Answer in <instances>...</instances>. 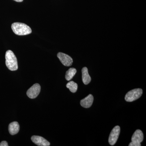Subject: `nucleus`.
Segmentation results:
<instances>
[{
  "label": "nucleus",
  "mask_w": 146,
  "mask_h": 146,
  "mask_svg": "<svg viewBox=\"0 0 146 146\" xmlns=\"http://www.w3.org/2000/svg\"><path fill=\"white\" fill-rule=\"evenodd\" d=\"M57 57L64 66L69 67L72 64V58L68 55L63 53L59 52L58 53Z\"/></svg>",
  "instance_id": "423d86ee"
},
{
  "label": "nucleus",
  "mask_w": 146,
  "mask_h": 146,
  "mask_svg": "<svg viewBox=\"0 0 146 146\" xmlns=\"http://www.w3.org/2000/svg\"><path fill=\"white\" fill-rule=\"evenodd\" d=\"M143 133L142 131L140 129H137L133 133V136L131 137V141L137 142V143H142L143 141Z\"/></svg>",
  "instance_id": "1a4fd4ad"
},
{
  "label": "nucleus",
  "mask_w": 146,
  "mask_h": 146,
  "mask_svg": "<svg viewBox=\"0 0 146 146\" xmlns=\"http://www.w3.org/2000/svg\"><path fill=\"white\" fill-rule=\"evenodd\" d=\"M141 143H137L134 141H131L129 145V146H141Z\"/></svg>",
  "instance_id": "4468645a"
},
{
  "label": "nucleus",
  "mask_w": 146,
  "mask_h": 146,
  "mask_svg": "<svg viewBox=\"0 0 146 146\" xmlns=\"http://www.w3.org/2000/svg\"><path fill=\"white\" fill-rule=\"evenodd\" d=\"M8 143L6 141H3L0 143V146H8Z\"/></svg>",
  "instance_id": "2eb2a0df"
},
{
  "label": "nucleus",
  "mask_w": 146,
  "mask_h": 146,
  "mask_svg": "<svg viewBox=\"0 0 146 146\" xmlns=\"http://www.w3.org/2000/svg\"><path fill=\"white\" fill-rule=\"evenodd\" d=\"M82 80L84 84H89L91 81V78L88 73V70L87 68L84 67L82 70Z\"/></svg>",
  "instance_id": "9b49d317"
},
{
  "label": "nucleus",
  "mask_w": 146,
  "mask_h": 146,
  "mask_svg": "<svg viewBox=\"0 0 146 146\" xmlns=\"http://www.w3.org/2000/svg\"><path fill=\"white\" fill-rule=\"evenodd\" d=\"M76 70L74 68H71L67 71L65 74V79L68 81H70L72 79L73 77L76 73Z\"/></svg>",
  "instance_id": "f8f14e48"
},
{
  "label": "nucleus",
  "mask_w": 146,
  "mask_h": 146,
  "mask_svg": "<svg viewBox=\"0 0 146 146\" xmlns=\"http://www.w3.org/2000/svg\"><path fill=\"white\" fill-rule=\"evenodd\" d=\"M5 63L7 67L11 71L17 70L18 61L16 56L12 51L8 50L5 54Z\"/></svg>",
  "instance_id": "f03ea898"
},
{
  "label": "nucleus",
  "mask_w": 146,
  "mask_h": 146,
  "mask_svg": "<svg viewBox=\"0 0 146 146\" xmlns=\"http://www.w3.org/2000/svg\"><path fill=\"white\" fill-rule=\"evenodd\" d=\"M94 102V97L91 94L80 101V105L84 108H89L93 104Z\"/></svg>",
  "instance_id": "6e6552de"
},
{
  "label": "nucleus",
  "mask_w": 146,
  "mask_h": 146,
  "mask_svg": "<svg viewBox=\"0 0 146 146\" xmlns=\"http://www.w3.org/2000/svg\"><path fill=\"white\" fill-rule=\"evenodd\" d=\"M120 132V127L119 126H116L112 129L110 132L108 138L110 145H114L117 141Z\"/></svg>",
  "instance_id": "20e7f679"
},
{
  "label": "nucleus",
  "mask_w": 146,
  "mask_h": 146,
  "mask_svg": "<svg viewBox=\"0 0 146 146\" xmlns=\"http://www.w3.org/2000/svg\"><path fill=\"white\" fill-rule=\"evenodd\" d=\"M41 91V86L39 84H35L29 89L27 94L31 99H35L38 96Z\"/></svg>",
  "instance_id": "39448f33"
},
{
  "label": "nucleus",
  "mask_w": 146,
  "mask_h": 146,
  "mask_svg": "<svg viewBox=\"0 0 146 146\" xmlns=\"http://www.w3.org/2000/svg\"><path fill=\"white\" fill-rule=\"evenodd\" d=\"M143 90L141 89H133L129 91L125 96V100L127 102H132L138 99L142 96Z\"/></svg>",
  "instance_id": "7ed1b4c3"
},
{
  "label": "nucleus",
  "mask_w": 146,
  "mask_h": 146,
  "mask_svg": "<svg viewBox=\"0 0 146 146\" xmlns=\"http://www.w3.org/2000/svg\"><path fill=\"white\" fill-rule=\"evenodd\" d=\"M66 87L69 89L72 93H76L77 91L78 84L74 81H70L66 84Z\"/></svg>",
  "instance_id": "ddd939ff"
},
{
  "label": "nucleus",
  "mask_w": 146,
  "mask_h": 146,
  "mask_svg": "<svg viewBox=\"0 0 146 146\" xmlns=\"http://www.w3.org/2000/svg\"><path fill=\"white\" fill-rule=\"evenodd\" d=\"M8 129L11 135H15L19 132L20 130V125L17 122H13L9 124Z\"/></svg>",
  "instance_id": "9d476101"
},
{
  "label": "nucleus",
  "mask_w": 146,
  "mask_h": 146,
  "mask_svg": "<svg viewBox=\"0 0 146 146\" xmlns=\"http://www.w3.org/2000/svg\"><path fill=\"white\" fill-rule=\"evenodd\" d=\"M11 29L14 33L18 35H25L31 34V29L24 23H15L11 25Z\"/></svg>",
  "instance_id": "f257e3e1"
},
{
  "label": "nucleus",
  "mask_w": 146,
  "mask_h": 146,
  "mask_svg": "<svg viewBox=\"0 0 146 146\" xmlns=\"http://www.w3.org/2000/svg\"><path fill=\"white\" fill-rule=\"evenodd\" d=\"M32 141L35 145L39 146H49L50 143L46 139L41 136H32Z\"/></svg>",
  "instance_id": "0eeeda50"
},
{
  "label": "nucleus",
  "mask_w": 146,
  "mask_h": 146,
  "mask_svg": "<svg viewBox=\"0 0 146 146\" xmlns=\"http://www.w3.org/2000/svg\"><path fill=\"white\" fill-rule=\"evenodd\" d=\"M14 1H16V2H21L23 1V0H14Z\"/></svg>",
  "instance_id": "dca6fc26"
}]
</instances>
